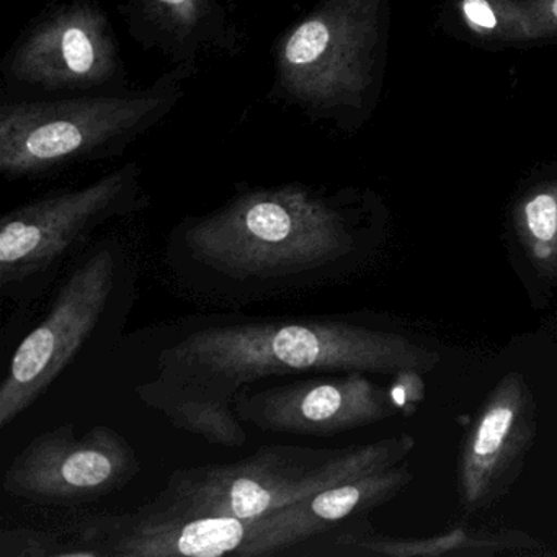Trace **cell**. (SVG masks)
<instances>
[{
    "mask_svg": "<svg viewBox=\"0 0 557 557\" xmlns=\"http://www.w3.org/2000/svg\"><path fill=\"white\" fill-rule=\"evenodd\" d=\"M360 197L288 182L244 187L187 216L169 239L172 267L200 292L250 299L301 289L354 257Z\"/></svg>",
    "mask_w": 557,
    "mask_h": 557,
    "instance_id": "1",
    "label": "cell"
},
{
    "mask_svg": "<svg viewBox=\"0 0 557 557\" xmlns=\"http://www.w3.org/2000/svg\"><path fill=\"white\" fill-rule=\"evenodd\" d=\"M440 355L396 332L337 319H260L195 329L158 355L159 377L234 404L259 380L288 374L430 373Z\"/></svg>",
    "mask_w": 557,
    "mask_h": 557,
    "instance_id": "2",
    "label": "cell"
},
{
    "mask_svg": "<svg viewBox=\"0 0 557 557\" xmlns=\"http://www.w3.org/2000/svg\"><path fill=\"white\" fill-rule=\"evenodd\" d=\"M198 71L171 70L139 89L0 103V174L30 181L125 154L187 96Z\"/></svg>",
    "mask_w": 557,
    "mask_h": 557,
    "instance_id": "3",
    "label": "cell"
},
{
    "mask_svg": "<svg viewBox=\"0 0 557 557\" xmlns=\"http://www.w3.org/2000/svg\"><path fill=\"white\" fill-rule=\"evenodd\" d=\"M387 0H318L273 41L269 99L312 123L354 132L373 110Z\"/></svg>",
    "mask_w": 557,
    "mask_h": 557,
    "instance_id": "4",
    "label": "cell"
},
{
    "mask_svg": "<svg viewBox=\"0 0 557 557\" xmlns=\"http://www.w3.org/2000/svg\"><path fill=\"white\" fill-rule=\"evenodd\" d=\"M413 448L409 433L347 448L263 446L240 461L177 469L158 500L194 515L257 520L324 488L399 465Z\"/></svg>",
    "mask_w": 557,
    "mask_h": 557,
    "instance_id": "5",
    "label": "cell"
},
{
    "mask_svg": "<svg viewBox=\"0 0 557 557\" xmlns=\"http://www.w3.org/2000/svg\"><path fill=\"white\" fill-rule=\"evenodd\" d=\"M11 99L128 89L122 44L100 0H57L18 32L0 61Z\"/></svg>",
    "mask_w": 557,
    "mask_h": 557,
    "instance_id": "6",
    "label": "cell"
},
{
    "mask_svg": "<svg viewBox=\"0 0 557 557\" xmlns=\"http://www.w3.org/2000/svg\"><path fill=\"white\" fill-rule=\"evenodd\" d=\"M151 205L145 171L126 162L86 187L44 195L0 220V288L18 296L40 283L99 227L125 220Z\"/></svg>",
    "mask_w": 557,
    "mask_h": 557,
    "instance_id": "7",
    "label": "cell"
},
{
    "mask_svg": "<svg viewBox=\"0 0 557 557\" xmlns=\"http://www.w3.org/2000/svg\"><path fill=\"white\" fill-rule=\"evenodd\" d=\"M119 243L102 240L67 275L47 318L21 342L0 384V426L8 429L73 363L119 296L126 272Z\"/></svg>",
    "mask_w": 557,
    "mask_h": 557,
    "instance_id": "8",
    "label": "cell"
},
{
    "mask_svg": "<svg viewBox=\"0 0 557 557\" xmlns=\"http://www.w3.org/2000/svg\"><path fill=\"white\" fill-rule=\"evenodd\" d=\"M139 471L136 449L110 426L77 436L73 425H61L24 446L5 469L2 488L37 504L73 505L125 487Z\"/></svg>",
    "mask_w": 557,
    "mask_h": 557,
    "instance_id": "9",
    "label": "cell"
},
{
    "mask_svg": "<svg viewBox=\"0 0 557 557\" xmlns=\"http://www.w3.org/2000/svg\"><path fill=\"white\" fill-rule=\"evenodd\" d=\"M234 412L262 432L331 436L396 416L397 409L367 373L311 377L267 389L240 391Z\"/></svg>",
    "mask_w": 557,
    "mask_h": 557,
    "instance_id": "10",
    "label": "cell"
},
{
    "mask_svg": "<svg viewBox=\"0 0 557 557\" xmlns=\"http://www.w3.org/2000/svg\"><path fill=\"white\" fill-rule=\"evenodd\" d=\"M536 435V400L521 373H508L482 404L462 440L458 494L466 513L492 507L520 475Z\"/></svg>",
    "mask_w": 557,
    "mask_h": 557,
    "instance_id": "11",
    "label": "cell"
},
{
    "mask_svg": "<svg viewBox=\"0 0 557 557\" xmlns=\"http://www.w3.org/2000/svg\"><path fill=\"white\" fill-rule=\"evenodd\" d=\"M249 528L250 521L188 513L156 498L135 511L89 517L74 534L90 557H221L239 554Z\"/></svg>",
    "mask_w": 557,
    "mask_h": 557,
    "instance_id": "12",
    "label": "cell"
},
{
    "mask_svg": "<svg viewBox=\"0 0 557 557\" xmlns=\"http://www.w3.org/2000/svg\"><path fill=\"white\" fill-rule=\"evenodd\" d=\"M129 37L171 66L200 71L210 60H234L249 47L246 28L220 0H123Z\"/></svg>",
    "mask_w": 557,
    "mask_h": 557,
    "instance_id": "13",
    "label": "cell"
},
{
    "mask_svg": "<svg viewBox=\"0 0 557 557\" xmlns=\"http://www.w3.org/2000/svg\"><path fill=\"white\" fill-rule=\"evenodd\" d=\"M412 472L404 462L371 472L363 478L324 488L305 500L250 520L246 544L237 557H269L288 553L306 541L335 530L351 518L380 507L396 497L409 482Z\"/></svg>",
    "mask_w": 557,
    "mask_h": 557,
    "instance_id": "14",
    "label": "cell"
},
{
    "mask_svg": "<svg viewBox=\"0 0 557 557\" xmlns=\"http://www.w3.org/2000/svg\"><path fill=\"white\" fill-rule=\"evenodd\" d=\"M331 549L325 554L342 556H495V554H527V556H550L557 550L549 549L543 541L534 540L521 531L466 530L459 527L442 536L426 540H394L373 533L360 524H350L325 541Z\"/></svg>",
    "mask_w": 557,
    "mask_h": 557,
    "instance_id": "15",
    "label": "cell"
},
{
    "mask_svg": "<svg viewBox=\"0 0 557 557\" xmlns=\"http://www.w3.org/2000/svg\"><path fill=\"white\" fill-rule=\"evenodd\" d=\"M135 391L146 406L159 410L177 429L200 436L211 445L240 448L247 443L243 420L231 409V404L175 386L159 376L139 384Z\"/></svg>",
    "mask_w": 557,
    "mask_h": 557,
    "instance_id": "16",
    "label": "cell"
},
{
    "mask_svg": "<svg viewBox=\"0 0 557 557\" xmlns=\"http://www.w3.org/2000/svg\"><path fill=\"white\" fill-rule=\"evenodd\" d=\"M515 234L537 275L557 276V181L528 191L515 208Z\"/></svg>",
    "mask_w": 557,
    "mask_h": 557,
    "instance_id": "17",
    "label": "cell"
},
{
    "mask_svg": "<svg viewBox=\"0 0 557 557\" xmlns=\"http://www.w3.org/2000/svg\"><path fill=\"white\" fill-rule=\"evenodd\" d=\"M461 11L472 30L497 40H531L520 0H461Z\"/></svg>",
    "mask_w": 557,
    "mask_h": 557,
    "instance_id": "18",
    "label": "cell"
},
{
    "mask_svg": "<svg viewBox=\"0 0 557 557\" xmlns=\"http://www.w3.org/2000/svg\"><path fill=\"white\" fill-rule=\"evenodd\" d=\"M66 550L53 531L15 528L0 533L2 557H66Z\"/></svg>",
    "mask_w": 557,
    "mask_h": 557,
    "instance_id": "19",
    "label": "cell"
},
{
    "mask_svg": "<svg viewBox=\"0 0 557 557\" xmlns=\"http://www.w3.org/2000/svg\"><path fill=\"white\" fill-rule=\"evenodd\" d=\"M422 371L403 370L394 374L393 386L389 389V397L394 407L404 416H412L417 406L425 397V380Z\"/></svg>",
    "mask_w": 557,
    "mask_h": 557,
    "instance_id": "20",
    "label": "cell"
},
{
    "mask_svg": "<svg viewBox=\"0 0 557 557\" xmlns=\"http://www.w3.org/2000/svg\"><path fill=\"white\" fill-rule=\"evenodd\" d=\"M531 40L557 32V0H520Z\"/></svg>",
    "mask_w": 557,
    "mask_h": 557,
    "instance_id": "21",
    "label": "cell"
}]
</instances>
